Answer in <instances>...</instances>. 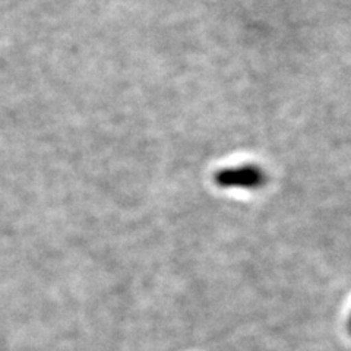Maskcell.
<instances>
[{"mask_svg":"<svg viewBox=\"0 0 351 351\" xmlns=\"http://www.w3.org/2000/svg\"><path fill=\"white\" fill-rule=\"evenodd\" d=\"M350 329H351V319H350Z\"/></svg>","mask_w":351,"mask_h":351,"instance_id":"obj_2","label":"cell"},{"mask_svg":"<svg viewBox=\"0 0 351 351\" xmlns=\"http://www.w3.org/2000/svg\"><path fill=\"white\" fill-rule=\"evenodd\" d=\"M214 182L223 189L258 191L267 183V173L255 164H241L215 173Z\"/></svg>","mask_w":351,"mask_h":351,"instance_id":"obj_1","label":"cell"}]
</instances>
